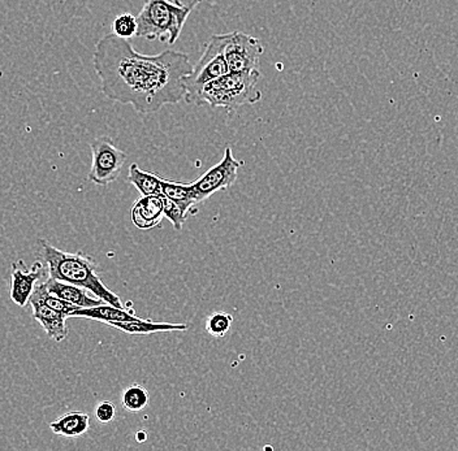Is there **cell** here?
<instances>
[{
	"label": "cell",
	"instance_id": "cell-20",
	"mask_svg": "<svg viewBox=\"0 0 458 451\" xmlns=\"http://www.w3.org/2000/svg\"><path fill=\"white\" fill-rule=\"evenodd\" d=\"M233 316L227 313H214L206 322V330L215 338H222L231 330Z\"/></svg>",
	"mask_w": 458,
	"mask_h": 451
},
{
	"label": "cell",
	"instance_id": "cell-7",
	"mask_svg": "<svg viewBox=\"0 0 458 451\" xmlns=\"http://www.w3.org/2000/svg\"><path fill=\"white\" fill-rule=\"evenodd\" d=\"M263 53H265V47L256 37L242 31L229 33L225 60L231 72L259 71V60Z\"/></svg>",
	"mask_w": 458,
	"mask_h": 451
},
{
	"label": "cell",
	"instance_id": "cell-12",
	"mask_svg": "<svg viewBox=\"0 0 458 451\" xmlns=\"http://www.w3.org/2000/svg\"><path fill=\"white\" fill-rule=\"evenodd\" d=\"M33 310L34 321L42 325L45 332L47 333L48 338L54 339L56 342L64 341L68 336V328L65 324L68 316L64 313H57L45 304L39 301L29 302Z\"/></svg>",
	"mask_w": 458,
	"mask_h": 451
},
{
	"label": "cell",
	"instance_id": "cell-9",
	"mask_svg": "<svg viewBox=\"0 0 458 451\" xmlns=\"http://www.w3.org/2000/svg\"><path fill=\"white\" fill-rule=\"evenodd\" d=\"M45 262H37L30 270L19 267V263L13 264V275H11V301L19 307L28 306L31 294L36 289L37 282L45 272Z\"/></svg>",
	"mask_w": 458,
	"mask_h": 451
},
{
	"label": "cell",
	"instance_id": "cell-1",
	"mask_svg": "<svg viewBox=\"0 0 458 451\" xmlns=\"http://www.w3.org/2000/svg\"><path fill=\"white\" fill-rule=\"evenodd\" d=\"M93 63L102 93L143 115L185 99L184 79L193 71L184 53L165 50L157 55H142L128 39L114 33L97 44Z\"/></svg>",
	"mask_w": 458,
	"mask_h": 451
},
{
	"label": "cell",
	"instance_id": "cell-4",
	"mask_svg": "<svg viewBox=\"0 0 458 451\" xmlns=\"http://www.w3.org/2000/svg\"><path fill=\"white\" fill-rule=\"evenodd\" d=\"M191 13L188 8L180 7L170 0H146L137 16V37L148 41L159 39L174 46L182 36Z\"/></svg>",
	"mask_w": 458,
	"mask_h": 451
},
{
	"label": "cell",
	"instance_id": "cell-8",
	"mask_svg": "<svg viewBox=\"0 0 458 451\" xmlns=\"http://www.w3.org/2000/svg\"><path fill=\"white\" fill-rule=\"evenodd\" d=\"M242 165L243 162L234 158L232 148H225L222 161L193 182L199 191L200 201H206L217 191L229 189L236 182L240 167Z\"/></svg>",
	"mask_w": 458,
	"mask_h": 451
},
{
	"label": "cell",
	"instance_id": "cell-6",
	"mask_svg": "<svg viewBox=\"0 0 458 451\" xmlns=\"http://www.w3.org/2000/svg\"><path fill=\"white\" fill-rule=\"evenodd\" d=\"M91 162L89 181L100 187H107L119 177L127 162V154L114 146L110 137H98L90 144Z\"/></svg>",
	"mask_w": 458,
	"mask_h": 451
},
{
	"label": "cell",
	"instance_id": "cell-14",
	"mask_svg": "<svg viewBox=\"0 0 458 451\" xmlns=\"http://www.w3.org/2000/svg\"><path fill=\"white\" fill-rule=\"evenodd\" d=\"M50 428L55 435L76 438L88 432L90 428V418L88 413L71 411L51 422Z\"/></svg>",
	"mask_w": 458,
	"mask_h": 451
},
{
	"label": "cell",
	"instance_id": "cell-21",
	"mask_svg": "<svg viewBox=\"0 0 458 451\" xmlns=\"http://www.w3.org/2000/svg\"><path fill=\"white\" fill-rule=\"evenodd\" d=\"M163 208H165V216L172 222L174 230H182L186 221V215H188V208L182 207L172 199L167 198L165 194L162 193Z\"/></svg>",
	"mask_w": 458,
	"mask_h": 451
},
{
	"label": "cell",
	"instance_id": "cell-18",
	"mask_svg": "<svg viewBox=\"0 0 458 451\" xmlns=\"http://www.w3.org/2000/svg\"><path fill=\"white\" fill-rule=\"evenodd\" d=\"M30 301H39L45 304L46 306L53 308L57 313H64L68 318H71L72 313L74 311L79 310V306L72 305L70 302L64 301V299L59 298L55 294L50 293L46 289L45 284L37 285L33 294H31Z\"/></svg>",
	"mask_w": 458,
	"mask_h": 451
},
{
	"label": "cell",
	"instance_id": "cell-10",
	"mask_svg": "<svg viewBox=\"0 0 458 451\" xmlns=\"http://www.w3.org/2000/svg\"><path fill=\"white\" fill-rule=\"evenodd\" d=\"M163 216H165V208H163L162 194L141 196L131 210V222L141 230L159 227Z\"/></svg>",
	"mask_w": 458,
	"mask_h": 451
},
{
	"label": "cell",
	"instance_id": "cell-23",
	"mask_svg": "<svg viewBox=\"0 0 458 451\" xmlns=\"http://www.w3.org/2000/svg\"><path fill=\"white\" fill-rule=\"evenodd\" d=\"M114 416H116V406H114L113 402L103 401L96 407L97 421L102 422V424H108V422H114Z\"/></svg>",
	"mask_w": 458,
	"mask_h": 451
},
{
	"label": "cell",
	"instance_id": "cell-11",
	"mask_svg": "<svg viewBox=\"0 0 458 451\" xmlns=\"http://www.w3.org/2000/svg\"><path fill=\"white\" fill-rule=\"evenodd\" d=\"M43 284L50 293L55 294L59 298L76 305L80 308L99 306V305L106 304L103 299L94 296L91 291L79 287V285L71 284V282L60 281V280L50 277Z\"/></svg>",
	"mask_w": 458,
	"mask_h": 451
},
{
	"label": "cell",
	"instance_id": "cell-5",
	"mask_svg": "<svg viewBox=\"0 0 458 451\" xmlns=\"http://www.w3.org/2000/svg\"><path fill=\"white\" fill-rule=\"evenodd\" d=\"M229 39L228 34H216L206 44L203 55L193 67V71L184 79L186 88L185 101L191 104H199V96L203 88L214 79L225 76L229 71L225 60V47Z\"/></svg>",
	"mask_w": 458,
	"mask_h": 451
},
{
	"label": "cell",
	"instance_id": "cell-15",
	"mask_svg": "<svg viewBox=\"0 0 458 451\" xmlns=\"http://www.w3.org/2000/svg\"><path fill=\"white\" fill-rule=\"evenodd\" d=\"M110 327L116 328L128 335H154L159 332H174V330H186V324H171V322H156L151 321H133L111 322Z\"/></svg>",
	"mask_w": 458,
	"mask_h": 451
},
{
	"label": "cell",
	"instance_id": "cell-24",
	"mask_svg": "<svg viewBox=\"0 0 458 451\" xmlns=\"http://www.w3.org/2000/svg\"><path fill=\"white\" fill-rule=\"evenodd\" d=\"M174 4L180 5V7L188 8V10L193 11L202 0H170Z\"/></svg>",
	"mask_w": 458,
	"mask_h": 451
},
{
	"label": "cell",
	"instance_id": "cell-3",
	"mask_svg": "<svg viewBox=\"0 0 458 451\" xmlns=\"http://www.w3.org/2000/svg\"><path fill=\"white\" fill-rule=\"evenodd\" d=\"M260 72H228L214 79L203 88L199 96V107L208 104L213 108L236 111L242 105H250L262 99L258 88Z\"/></svg>",
	"mask_w": 458,
	"mask_h": 451
},
{
	"label": "cell",
	"instance_id": "cell-19",
	"mask_svg": "<svg viewBox=\"0 0 458 451\" xmlns=\"http://www.w3.org/2000/svg\"><path fill=\"white\" fill-rule=\"evenodd\" d=\"M150 401L148 390L140 384L129 385L122 394V404L129 413L145 410Z\"/></svg>",
	"mask_w": 458,
	"mask_h": 451
},
{
	"label": "cell",
	"instance_id": "cell-2",
	"mask_svg": "<svg viewBox=\"0 0 458 451\" xmlns=\"http://www.w3.org/2000/svg\"><path fill=\"white\" fill-rule=\"evenodd\" d=\"M42 247V259L47 267L48 276L60 281L79 285L103 299L106 304L122 307L123 302L114 291L108 289L98 276V265L91 256L82 253H65L51 246L47 241H39Z\"/></svg>",
	"mask_w": 458,
	"mask_h": 451
},
{
	"label": "cell",
	"instance_id": "cell-16",
	"mask_svg": "<svg viewBox=\"0 0 458 451\" xmlns=\"http://www.w3.org/2000/svg\"><path fill=\"white\" fill-rule=\"evenodd\" d=\"M162 193L165 194L167 198L176 202L182 207L191 208L194 205L200 204V198L199 191L194 187L193 182L191 184H182V182L171 181V180H162Z\"/></svg>",
	"mask_w": 458,
	"mask_h": 451
},
{
	"label": "cell",
	"instance_id": "cell-25",
	"mask_svg": "<svg viewBox=\"0 0 458 451\" xmlns=\"http://www.w3.org/2000/svg\"><path fill=\"white\" fill-rule=\"evenodd\" d=\"M136 439L140 444H143V442L148 441V432L143 430H139V432L136 433Z\"/></svg>",
	"mask_w": 458,
	"mask_h": 451
},
{
	"label": "cell",
	"instance_id": "cell-17",
	"mask_svg": "<svg viewBox=\"0 0 458 451\" xmlns=\"http://www.w3.org/2000/svg\"><path fill=\"white\" fill-rule=\"evenodd\" d=\"M162 177L157 173L143 171L137 164L129 167L128 181L136 187L141 196H159L162 194Z\"/></svg>",
	"mask_w": 458,
	"mask_h": 451
},
{
	"label": "cell",
	"instance_id": "cell-22",
	"mask_svg": "<svg viewBox=\"0 0 458 451\" xmlns=\"http://www.w3.org/2000/svg\"><path fill=\"white\" fill-rule=\"evenodd\" d=\"M139 31V22L137 17L131 13H123L114 19L113 24V33L120 38L131 39L137 37Z\"/></svg>",
	"mask_w": 458,
	"mask_h": 451
},
{
	"label": "cell",
	"instance_id": "cell-13",
	"mask_svg": "<svg viewBox=\"0 0 458 451\" xmlns=\"http://www.w3.org/2000/svg\"><path fill=\"white\" fill-rule=\"evenodd\" d=\"M71 318H85L111 324L117 322L140 321L133 313H129L122 307H114L113 305L103 304L99 306L79 308L72 313Z\"/></svg>",
	"mask_w": 458,
	"mask_h": 451
}]
</instances>
